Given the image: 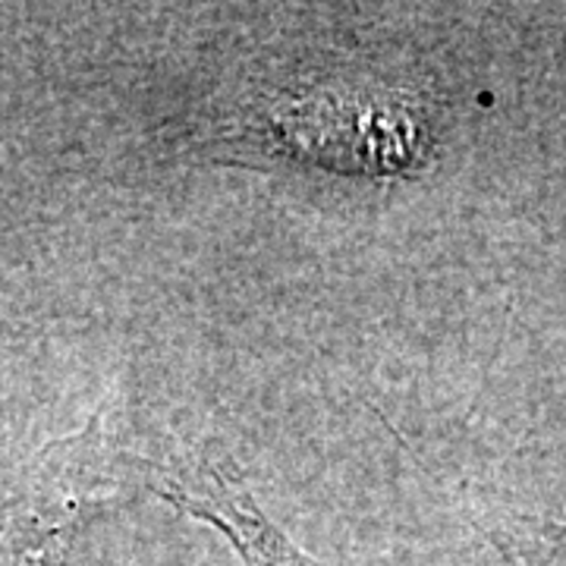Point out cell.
<instances>
[{
  "mask_svg": "<svg viewBox=\"0 0 566 566\" xmlns=\"http://www.w3.org/2000/svg\"><path fill=\"white\" fill-rule=\"evenodd\" d=\"M506 566H566V523L510 520L491 532Z\"/></svg>",
  "mask_w": 566,
  "mask_h": 566,
  "instance_id": "cell-3",
  "label": "cell"
},
{
  "mask_svg": "<svg viewBox=\"0 0 566 566\" xmlns=\"http://www.w3.org/2000/svg\"><path fill=\"white\" fill-rule=\"evenodd\" d=\"M286 92L262 95L252 107L245 136L271 155L315 161L340 174H403L428 158V120L416 104L397 95L353 92V85L308 82L281 85Z\"/></svg>",
  "mask_w": 566,
  "mask_h": 566,
  "instance_id": "cell-1",
  "label": "cell"
},
{
  "mask_svg": "<svg viewBox=\"0 0 566 566\" xmlns=\"http://www.w3.org/2000/svg\"><path fill=\"white\" fill-rule=\"evenodd\" d=\"M148 479L167 504L218 528L243 566H327L268 520L249 494L243 472L218 444L167 457L148 469Z\"/></svg>",
  "mask_w": 566,
  "mask_h": 566,
  "instance_id": "cell-2",
  "label": "cell"
}]
</instances>
